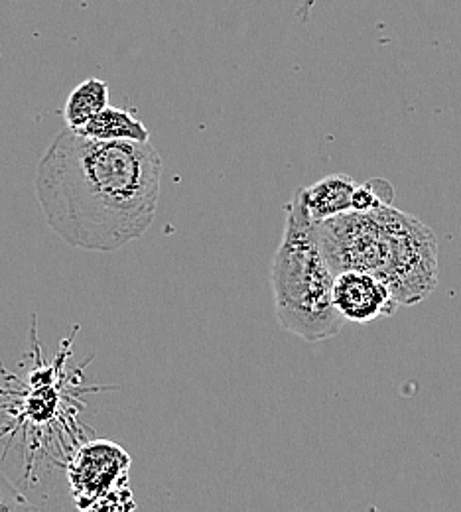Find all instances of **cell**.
<instances>
[{"mask_svg": "<svg viewBox=\"0 0 461 512\" xmlns=\"http://www.w3.org/2000/svg\"><path fill=\"white\" fill-rule=\"evenodd\" d=\"M131 457L107 440H95L79 449L67 467L75 507L81 511L134 509L129 491Z\"/></svg>", "mask_w": 461, "mask_h": 512, "instance_id": "cell-4", "label": "cell"}, {"mask_svg": "<svg viewBox=\"0 0 461 512\" xmlns=\"http://www.w3.org/2000/svg\"><path fill=\"white\" fill-rule=\"evenodd\" d=\"M320 237L335 274L361 270L381 278L398 306L420 304L438 286L434 231L393 205L322 221Z\"/></svg>", "mask_w": 461, "mask_h": 512, "instance_id": "cell-2", "label": "cell"}, {"mask_svg": "<svg viewBox=\"0 0 461 512\" xmlns=\"http://www.w3.org/2000/svg\"><path fill=\"white\" fill-rule=\"evenodd\" d=\"M107 107H109V85L105 81L87 79L79 83L67 97L66 111H64L67 128L79 130L85 127L93 117H97Z\"/></svg>", "mask_w": 461, "mask_h": 512, "instance_id": "cell-8", "label": "cell"}, {"mask_svg": "<svg viewBox=\"0 0 461 512\" xmlns=\"http://www.w3.org/2000/svg\"><path fill=\"white\" fill-rule=\"evenodd\" d=\"M355 188L357 184L351 176L330 174L320 182H316L314 186L302 188V195L312 219L322 223L351 211Z\"/></svg>", "mask_w": 461, "mask_h": 512, "instance_id": "cell-6", "label": "cell"}, {"mask_svg": "<svg viewBox=\"0 0 461 512\" xmlns=\"http://www.w3.org/2000/svg\"><path fill=\"white\" fill-rule=\"evenodd\" d=\"M395 201V188L391 182L383 178H373L361 186L355 188L353 201H351V211L359 213H369L381 207H389Z\"/></svg>", "mask_w": 461, "mask_h": 512, "instance_id": "cell-9", "label": "cell"}, {"mask_svg": "<svg viewBox=\"0 0 461 512\" xmlns=\"http://www.w3.org/2000/svg\"><path fill=\"white\" fill-rule=\"evenodd\" d=\"M38 507L26 501V497L10 483V479L0 471V511H36Z\"/></svg>", "mask_w": 461, "mask_h": 512, "instance_id": "cell-10", "label": "cell"}, {"mask_svg": "<svg viewBox=\"0 0 461 512\" xmlns=\"http://www.w3.org/2000/svg\"><path fill=\"white\" fill-rule=\"evenodd\" d=\"M333 304L341 318L367 325L379 318H391L400 308L391 288L377 276L361 270L335 274Z\"/></svg>", "mask_w": 461, "mask_h": 512, "instance_id": "cell-5", "label": "cell"}, {"mask_svg": "<svg viewBox=\"0 0 461 512\" xmlns=\"http://www.w3.org/2000/svg\"><path fill=\"white\" fill-rule=\"evenodd\" d=\"M162 168L150 140H99L66 127L38 162L34 190L69 247L115 253L156 219Z\"/></svg>", "mask_w": 461, "mask_h": 512, "instance_id": "cell-1", "label": "cell"}, {"mask_svg": "<svg viewBox=\"0 0 461 512\" xmlns=\"http://www.w3.org/2000/svg\"><path fill=\"white\" fill-rule=\"evenodd\" d=\"M79 134L99 138V140H132V142H148L150 132L134 115L125 109L107 107L97 117H93L87 125L77 130Z\"/></svg>", "mask_w": 461, "mask_h": 512, "instance_id": "cell-7", "label": "cell"}, {"mask_svg": "<svg viewBox=\"0 0 461 512\" xmlns=\"http://www.w3.org/2000/svg\"><path fill=\"white\" fill-rule=\"evenodd\" d=\"M282 241L272 258L270 286L280 329L320 343L339 335L345 320L333 304L335 272L324 251L320 223L306 209L302 188L284 205Z\"/></svg>", "mask_w": 461, "mask_h": 512, "instance_id": "cell-3", "label": "cell"}]
</instances>
